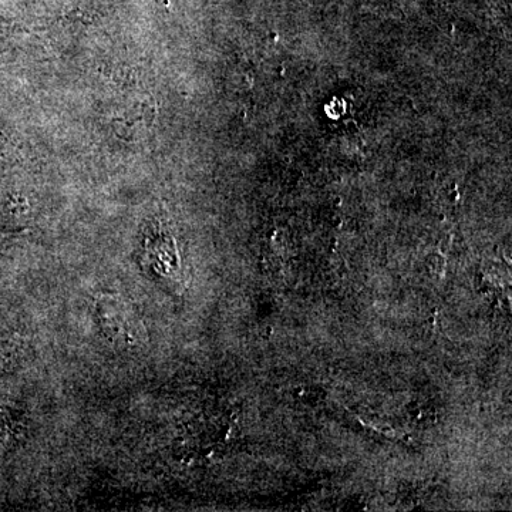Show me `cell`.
<instances>
[{
    "label": "cell",
    "instance_id": "obj_1",
    "mask_svg": "<svg viewBox=\"0 0 512 512\" xmlns=\"http://www.w3.org/2000/svg\"><path fill=\"white\" fill-rule=\"evenodd\" d=\"M97 315L104 332L124 345H138L143 336V325L136 313L123 299L106 295L97 302Z\"/></svg>",
    "mask_w": 512,
    "mask_h": 512
}]
</instances>
